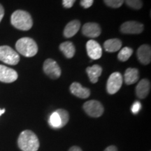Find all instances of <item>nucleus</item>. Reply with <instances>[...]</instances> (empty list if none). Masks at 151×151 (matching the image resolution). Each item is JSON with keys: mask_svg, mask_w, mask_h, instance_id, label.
I'll use <instances>...</instances> for the list:
<instances>
[{"mask_svg": "<svg viewBox=\"0 0 151 151\" xmlns=\"http://www.w3.org/2000/svg\"><path fill=\"white\" fill-rule=\"evenodd\" d=\"M104 151H118V149H117L116 146H110L107 147V148L104 150Z\"/></svg>", "mask_w": 151, "mask_h": 151, "instance_id": "29", "label": "nucleus"}, {"mask_svg": "<svg viewBox=\"0 0 151 151\" xmlns=\"http://www.w3.org/2000/svg\"><path fill=\"white\" fill-rule=\"evenodd\" d=\"M122 46V42L118 39H112L106 41L104 47L107 52H113L118 51Z\"/></svg>", "mask_w": 151, "mask_h": 151, "instance_id": "19", "label": "nucleus"}, {"mask_svg": "<svg viewBox=\"0 0 151 151\" xmlns=\"http://www.w3.org/2000/svg\"><path fill=\"white\" fill-rule=\"evenodd\" d=\"M56 111L57 113L59 114L60 119H61V127H65L66 124H67V122H69V113H68L66 110H64V109H58V110H57Z\"/></svg>", "mask_w": 151, "mask_h": 151, "instance_id": "22", "label": "nucleus"}, {"mask_svg": "<svg viewBox=\"0 0 151 151\" xmlns=\"http://www.w3.org/2000/svg\"><path fill=\"white\" fill-rule=\"evenodd\" d=\"M88 56L92 60H98L102 55V49L100 45L94 40H90L86 43Z\"/></svg>", "mask_w": 151, "mask_h": 151, "instance_id": "10", "label": "nucleus"}, {"mask_svg": "<svg viewBox=\"0 0 151 151\" xmlns=\"http://www.w3.org/2000/svg\"><path fill=\"white\" fill-rule=\"evenodd\" d=\"M143 30V25L140 22L136 21H127L124 22L120 27V31L123 34L137 35L140 34Z\"/></svg>", "mask_w": 151, "mask_h": 151, "instance_id": "8", "label": "nucleus"}, {"mask_svg": "<svg viewBox=\"0 0 151 151\" xmlns=\"http://www.w3.org/2000/svg\"><path fill=\"white\" fill-rule=\"evenodd\" d=\"M83 109L88 116L93 118H99L102 116L104 107L99 101L96 100H90L83 104Z\"/></svg>", "mask_w": 151, "mask_h": 151, "instance_id": "5", "label": "nucleus"}, {"mask_svg": "<svg viewBox=\"0 0 151 151\" xmlns=\"http://www.w3.org/2000/svg\"><path fill=\"white\" fill-rule=\"evenodd\" d=\"M49 124L53 128H62L61 119L57 111H55L50 115V118H49Z\"/></svg>", "mask_w": 151, "mask_h": 151, "instance_id": "21", "label": "nucleus"}, {"mask_svg": "<svg viewBox=\"0 0 151 151\" xmlns=\"http://www.w3.org/2000/svg\"><path fill=\"white\" fill-rule=\"evenodd\" d=\"M104 1L108 6L113 9L120 8L124 3V0H104Z\"/></svg>", "mask_w": 151, "mask_h": 151, "instance_id": "24", "label": "nucleus"}, {"mask_svg": "<svg viewBox=\"0 0 151 151\" xmlns=\"http://www.w3.org/2000/svg\"><path fill=\"white\" fill-rule=\"evenodd\" d=\"M94 2V0H81V5L85 9L90 8Z\"/></svg>", "mask_w": 151, "mask_h": 151, "instance_id": "26", "label": "nucleus"}, {"mask_svg": "<svg viewBox=\"0 0 151 151\" xmlns=\"http://www.w3.org/2000/svg\"><path fill=\"white\" fill-rule=\"evenodd\" d=\"M70 91L76 97L81 98V99H86L90 95V90L88 88L83 87L77 82L73 83L71 85Z\"/></svg>", "mask_w": 151, "mask_h": 151, "instance_id": "13", "label": "nucleus"}, {"mask_svg": "<svg viewBox=\"0 0 151 151\" xmlns=\"http://www.w3.org/2000/svg\"><path fill=\"white\" fill-rule=\"evenodd\" d=\"M0 60L9 65H16L20 61L18 52L8 46H0Z\"/></svg>", "mask_w": 151, "mask_h": 151, "instance_id": "4", "label": "nucleus"}, {"mask_svg": "<svg viewBox=\"0 0 151 151\" xmlns=\"http://www.w3.org/2000/svg\"><path fill=\"white\" fill-rule=\"evenodd\" d=\"M86 72L89 76L90 82L92 83H96L99 80L101 73H102V68L99 65H94L92 67L87 68Z\"/></svg>", "mask_w": 151, "mask_h": 151, "instance_id": "16", "label": "nucleus"}, {"mask_svg": "<svg viewBox=\"0 0 151 151\" xmlns=\"http://www.w3.org/2000/svg\"><path fill=\"white\" fill-rule=\"evenodd\" d=\"M122 84V76L119 72H114L111 74L107 81L106 89L110 94H116L120 89Z\"/></svg>", "mask_w": 151, "mask_h": 151, "instance_id": "6", "label": "nucleus"}, {"mask_svg": "<svg viewBox=\"0 0 151 151\" xmlns=\"http://www.w3.org/2000/svg\"><path fill=\"white\" fill-rule=\"evenodd\" d=\"M43 71L52 79H57L61 76V69L58 64L52 59H47L43 63Z\"/></svg>", "mask_w": 151, "mask_h": 151, "instance_id": "7", "label": "nucleus"}, {"mask_svg": "<svg viewBox=\"0 0 151 151\" xmlns=\"http://www.w3.org/2000/svg\"><path fill=\"white\" fill-rule=\"evenodd\" d=\"M16 48L19 53L27 58L35 56L38 52L37 43L29 37H23L19 39L16 43Z\"/></svg>", "mask_w": 151, "mask_h": 151, "instance_id": "3", "label": "nucleus"}, {"mask_svg": "<svg viewBox=\"0 0 151 151\" xmlns=\"http://www.w3.org/2000/svg\"><path fill=\"white\" fill-rule=\"evenodd\" d=\"M75 1L76 0H62V4H63L65 8L69 9L73 6Z\"/></svg>", "mask_w": 151, "mask_h": 151, "instance_id": "27", "label": "nucleus"}, {"mask_svg": "<svg viewBox=\"0 0 151 151\" xmlns=\"http://www.w3.org/2000/svg\"><path fill=\"white\" fill-rule=\"evenodd\" d=\"M124 78L127 85L135 83L139 78V70L134 68H129L125 71Z\"/></svg>", "mask_w": 151, "mask_h": 151, "instance_id": "17", "label": "nucleus"}, {"mask_svg": "<svg viewBox=\"0 0 151 151\" xmlns=\"http://www.w3.org/2000/svg\"><path fill=\"white\" fill-rule=\"evenodd\" d=\"M138 59L143 65H148L151 61V49L148 45H142L137 50Z\"/></svg>", "mask_w": 151, "mask_h": 151, "instance_id": "12", "label": "nucleus"}, {"mask_svg": "<svg viewBox=\"0 0 151 151\" xmlns=\"http://www.w3.org/2000/svg\"><path fill=\"white\" fill-rule=\"evenodd\" d=\"M60 49L67 58H72L74 56L76 48L73 43L71 41L62 43L60 46Z\"/></svg>", "mask_w": 151, "mask_h": 151, "instance_id": "18", "label": "nucleus"}, {"mask_svg": "<svg viewBox=\"0 0 151 151\" xmlns=\"http://www.w3.org/2000/svg\"><path fill=\"white\" fill-rule=\"evenodd\" d=\"M11 22L16 29L27 31L32 27V18L29 13L25 11L17 10L11 15Z\"/></svg>", "mask_w": 151, "mask_h": 151, "instance_id": "2", "label": "nucleus"}, {"mask_svg": "<svg viewBox=\"0 0 151 151\" xmlns=\"http://www.w3.org/2000/svg\"><path fill=\"white\" fill-rule=\"evenodd\" d=\"M141 103L139 102V101H137L133 104V105H132L131 108V110H132V112L134 114H137V113L139 112V111L141 110Z\"/></svg>", "mask_w": 151, "mask_h": 151, "instance_id": "25", "label": "nucleus"}, {"mask_svg": "<svg viewBox=\"0 0 151 151\" xmlns=\"http://www.w3.org/2000/svg\"><path fill=\"white\" fill-rule=\"evenodd\" d=\"M124 2H125L126 4L130 8L135 10H139L143 6L141 0H124Z\"/></svg>", "mask_w": 151, "mask_h": 151, "instance_id": "23", "label": "nucleus"}, {"mask_svg": "<svg viewBox=\"0 0 151 151\" xmlns=\"http://www.w3.org/2000/svg\"><path fill=\"white\" fill-rule=\"evenodd\" d=\"M4 16V9L2 5L0 4V22L2 20Z\"/></svg>", "mask_w": 151, "mask_h": 151, "instance_id": "28", "label": "nucleus"}, {"mask_svg": "<svg viewBox=\"0 0 151 151\" xmlns=\"http://www.w3.org/2000/svg\"><path fill=\"white\" fill-rule=\"evenodd\" d=\"M5 113V109H0V116H1V115L3 114V113Z\"/></svg>", "mask_w": 151, "mask_h": 151, "instance_id": "31", "label": "nucleus"}, {"mask_svg": "<svg viewBox=\"0 0 151 151\" xmlns=\"http://www.w3.org/2000/svg\"><path fill=\"white\" fill-rule=\"evenodd\" d=\"M150 89V81L147 79H142L136 87V94L139 99H144L148 96Z\"/></svg>", "mask_w": 151, "mask_h": 151, "instance_id": "14", "label": "nucleus"}, {"mask_svg": "<svg viewBox=\"0 0 151 151\" xmlns=\"http://www.w3.org/2000/svg\"><path fill=\"white\" fill-rule=\"evenodd\" d=\"M100 26L94 22H88L83 26L82 32L87 37L96 38L101 35Z\"/></svg>", "mask_w": 151, "mask_h": 151, "instance_id": "11", "label": "nucleus"}, {"mask_svg": "<svg viewBox=\"0 0 151 151\" xmlns=\"http://www.w3.org/2000/svg\"><path fill=\"white\" fill-rule=\"evenodd\" d=\"M81 27V22L78 20L69 22L64 29V36L67 38H71L76 35Z\"/></svg>", "mask_w": 151, "mask_h": 151, "instance_id": "15", "label": "nucleus"}, {"mask_svg": "<svg viewBox=\"0 0 151 151\" xmlns=\"http://www.w3.org/2000/svg\"><path fill=\"white\" fill-rule=\"evenodd\" d=\"M18 73L14 69L0 65V81L10 83L16 81L18 78Z\"/></svg>", "mask_w": 151, "mask_h": 151, "instance_id": "9", "label": "nucleus"}, {"mask_svg": "<svg viewBox=\"0 0 151 151\" xmlns=\"http://www.w3.org/2000/svg\"><path fill=\"white\" fill-rule=\"evenodd\" d=\"M18 144L22 151H37L40 145L37 135L30 130H24L20 133Z\"/></svg>", "mask_w": 151, "mask_h": 151, "instance_id": "1", "label": "nucleus"}, {"mask_svg": "<svg viewBox=\"0 0 151 151\" xmlns=\"http://www.w3.org/2000/svg\"><path fill=\"white\" fill-rule=\"evenodd\" d=\"M132 53H133V50L131 48L124 47V48L121 49V50L118 53V60L122 62L127 61V60H129L130 57L132 56Z\"/></svg>", "mask_w": 151, "mask_h": 151, "instance_id": "20", "label": "nucleus"}, {"mask_svg": "<svg viewBox=\"0 0 151 151\" xmlns=\"http://www.w3.org/2000/svg\"><path fill=\"white\" fill-rule=\"evenodd\" d=\"M69 151H82V150L78 146H72L69 149Z\"/></svg>", "mask_w": 151, "mask_h": 151, "instance_id": "30", "label": "nucleus"}]
</instances>
